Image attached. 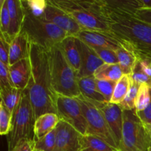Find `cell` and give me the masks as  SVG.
<instances>
[{
  "label": "cell",
  "mask_w": 151,
  "mask_h": 151,
  "mask_svg": "<svg viewBox=\"0 0 151 151\" xmlns=\"http://www.w3.org/2000/svg\"><path fill=\"white\" fill-rule=\"evenodd\" d=\"M59 122L58 116L53 113L44 114L36 118L34 124V140L40 139L55 129Z\"/></svg>",
  "instance_id": "d6986e66"
},
{
  "label": "cell",
  "mask_w": 151,
  "mask_h": 151,
  "mask_svg": "<svg viewBox=\"0 0 151 151\" xmlns=\"http://www.w3.org/2000/svg\"><path fill=\"white\" fill-rule=\"evenodd\" d=\"M149 132H150V139H151V130L150 131H149Z\"/></svg>",
  "instance_id": "b9f144b4"
},
{
  "label": "cell",
  "mask_w": 151,
  "mask_h": 151,
  "mask_svg": "<svg viewBox=\"0 0 151 151\" xmlns=\"http://www.w3.org/2000/svg\"><path fill=\"white\" fill-rule=\"evenodd\" d=\"M91 101L97 106V109L100 111L106 120L107 121L111 130L114 134L115 138L119 145V143L122 138V126H123V109L119 104H114L110 102L100 103L93 100Z\"/></svg>",
  "instance_id": "7c38bea8"
},
{
  "label": "cell",
  "mask_w": 151,
  "mask_h": 151,
  "mask_svg": "<svg viewBox=\"0 0 151 151\" xmlns=\"http://www.w3.org/2000/svg\"><path fill=\"white\" fill-rule=\"evenodd\" d=\"M56 144L55 151H80L82 134L72 125L60 120L55 128Z\"/></svg>",
  "instance_id": "8fae6325"
},
{
  "label": "cell",
  "mask_w": 151,
  "mask_h": 151,
  "mask_svg": "<svg viewBox=\"0 0 151 151\" xmlns=\"http://www.w3.org/2000/svg\"><path fill=\"white\" fill-rule=\"evenodd\" d=\"M149 151H151V148L150 149V150H149Z\"/></svg>",
  "instance_id": "ee69618b"
},
{
  "label": "cell",
  "mask_w": 151,
  "mask_h": 151,
  "mask_svg": "<svg viewBox=\"0 0 151 151\" xmlns=\"http://www.w3.org/2000/svg\"><path fill=\"white\" fill-rule=\"evenodd\" d=\"M13 86L10 79L9 66L0 62V88Z\"/></svg>",
  "instance_id": "e575fe53"
},
{
  "label": "cell",
  "mask_w": 151,
  "mask_h": 151,
  "mask_svg": "<svg viewBox=\"0 0 151 151\" xmlns=\"http://www.w3.org/2000/svg\"><path fill=\"white\" fill-rule=\"evenodd\" d=\"M78 44L81 50V69L78 73V78L93 76L97 69L105 63L97 56L91 47L80 39H78Z\"/></svg>",
  "instance_id": "5bb4252c"
},
{
  "label": "cell",
  "mask_w": 151,
  "mask_h": 151,
  "mask_svg": "<svg viewBox=\"0 0 151 151\" xmlns=\"http://www.w3.org/2000/svg\"><path fill=\"white\" fill-rule=\"evenodd\" d=\"M31 77L27 88L35 118L47 113L56 114L57 94L52 87L49 50L30 44Z\"/></svg>",
  "instance_id": "6da1fadb"
},
{
  "label": "cell",
  "mask_w": 151,
  "mask_h": 151,
  "mask_svg": "<svg viewBox=\"0 0 151 151\" xmlns=\"http://www.w3.org/2000/svg\"><path fill=\"white\" fill-rule=\"evenodd\" d=\"M55 108L60 120L72 125L82 135L86 134L87 122L78 99L57 94Z\"/></svg>",
  "instance_id": "9c48e42d"
},
{
  "label": "cell",
  "mask_w": 151,
  "mask_h": 151,
  "mask_svg": "<svg viewBox=\"0 0 151 151\" xmlns=\"http://www.w3.org/2000/svg\"><path fill=\"white\" fill-rule=\"evenodd\" d=\"M30 42L24 31L20 32L13 38L10 44L9 51V66L19 60L29 58Z\"/></svg>",
  "instance_id": "e0dca14e"
},
{
  "label": "cell",
  "mask_w": 151,
  "mask_h": 151,
  "mask_svg": "<svg viewBox=\"0 0 151 151\" xmlns=\"http://www.w3.org/2000/svg\"><path fill=\"white\" fill-rule=\"evenodd\" d=\"M75 19L83 29L110 34L104 0H49Z\"/></svg>",
  "instance_id": "3957f363"
},
{
  "label": "cell",
  "mask_w": 151,
  "mask_h": 151,
  "mask_svg": "<svg viewBox=\"0 0 151 151\" xmlns=\"http://www.w3.org/2000/svg\"><path fill=\"white\" fill-rule=\"evenodd\" d=\"M78 83L81 95L85 97L86 98L100 103L107 102L103 94L99 91L97 86V80L94 75L86 78H79Z\"/></svg>",
  "instance_id": "ffe728a7"
},
{
  "label": "cell",
  "mask_w": 151,
  "mask_h": 151,
  "mask_svg": "<svg viewBox=\"0 0 151 151\" xmlns=\"http://www.w3.org/2000/svg\"><path fill=\"white\" fill-rule=\"evenodd\" d=\"M22 93V90L13 86L0 88L1 101L4 103V106L12 114L20 102Z\"/></svg>",
  "instance_id": "603a6c76"
},
{
  "label": "cell",
  "mask_w": 151,
  "mask_h": 151,
  "mask_svg": "<svg viewBox=\"0 0 151 151\" xmlns=\"http://www.w3.org/2000/svg\"><path fill=\"white\" fill-rule=\"evenodd\" d=\"M140 67L146 75L151 78V60L147 58H139Z\"/></svg>",
  "instance_id": "ab89813d"
},
{
  "label": "cell",
  "mask_w": 151,
  "mask_h": 151,
  "mask_svg": "<svg viewBox=\"0 0 151 151\" xmlns=\"http://www.w3.org/2000/svg\"><path fill=\"white\" fill-rule=\"evenodd\" d=\"M80 151H119L106 142L94 136L85 134L81 136Z\"/></svg>",
  "instance_id": "7402d4cb"
},
{
  "label": "cell",
  "mask_w": 151,
  "mask_h": 151,
  "mask_svg": "<svg viewBox=\"0 0 151 151\" xmlns=\"http://www.w3.org/2000/svg\"><path fill=\"white\" fill-rule=\"evenodd\" d=\"M25 8L36 17H42L47 5L46 0H27L23 1Z\"/></svg>",
  "instance_id": "f546056e"
},
{
  "label": "cell",
  "mask_w": 151,
  "mask_h": 151,
  "mask_svg": "<svg viewBox=\"0 0 151 151\" xmlns=\"http://www.w3.org/2000/svg\"><path fill=\"white\" fill-rule=\"evenodd\" d=\"M116 84V82L115 81L97 80V88L107 102H111V100Z\"/></svg>",
  "instance_id": "d6a6232c"
},
{
  "label": "cell",
  "mask_w": 151,
  "mask_h": 151,
  "mask_svg": "<svg viewBox=\"0 0 151 151\" xmlns=\"http://www.w3.org/2000/svg\"><path fill=\"white\" fill-rule=\"evenodd\" d=\"M134 14L139 19L151 25V9L138 8L135 10Z\"/></svg>",
  "instance_id": "f35d334b"
},
{
  "label": "cell",
  "mask_w": 151,
  "mask_h": 151,
  "mask_svg": "<svg viewBox=\"0 0 151 151\" xmlns=\"http://www.w3.org/2000/svg\"><path fill=\"white\" fill-rule=\"evenodd\" d=\"M56 144V131L53 130L40 139L35 141V149L41 151H55Z\"/></svg>",
  "instance_id": "f1b7e54d"
},
{
  "label": "cell",
  "mask_w": 151,
  "mask_h": 151,
  "mask_svg": "<svg viewBox=\"0 0 151 151\" xmlns=\"http://www.w3.org/2000/svg\"><path fill=\"white\" fill-rule=\"evenodd\" d=\"M105 12L112 35L134 50L139 58L151 59V25L125 10L106 5Z\"/></svg>",
  "instance_id": "7a4b0ae2"
},
{
  "label": "cell",
  "mask_w": 151,
  "mask_h": 151,
  "mask_svg": "<svg viewBox=\"0 0 151 151\" xmlns=\"http://www.w3.org/2000/svg\"><path fill=\"white\" fill-rule=\"evenodd\" d=\"M59 45L63 51L65 58L78 75L81 69V50L78 38L73 35H69L66 37Z\"/></svg>",
  "instance_id": "ac0fdd59"
},
{
  "label": "cell",
  "mask_w": 151,
  "mask_h": 151,
  "mask_svg": "<svg viewBox=\"0 0 151 151\" xmlns=\"http://www.w3.org/2000/svg\"><path fill=\"white\" fill-rule=\"evenodd\" d=\"M35 118L27 90L23 91L17 107L13 114L12 126L7 135L8 151H12L22 139H34Z\"/></svg>",
  "instance_id": "8992f818"
},
{
  "label": "cell",
  "mask_w": 151,
  "mask_h": 151,
  "mask_svg": "<svg viewBox=\"0 0 151 151\" xmlns=\"http://www.w3.org/2000/svg\"><path fill=\"white\" fill-rule=\"evenodd\" d=\"M9 51L10 43L7 42L5 38L0 35V62L9 66Z\"/></svg>",
  "instance_id": "8d00e7d4"
},
{
  "label": "cell",
  "mask_w": 151,
  "mask_h": 151,
  "mask_svg": "<svg viewBox=\"0 0 151 151\" xmlns=\"http://www.w3.org/2000/svg\"><path fill=\"white\" fill-rule=\"evenodd\" d=\"M140 85L134 83L132 81L131 88L124 98L123 101L119 104L123 111H133L136 109V103H137V95H138L139 87Z\"/></svg>",
  "instance_id": "83f0119b"
},
{
  "label": "cell",
  "mask_w": 151,
  "mask_h": 151,
  "mask_svg": "<svg viewBox=\"0 0 151 151\" xmlns=\"http://www.w3.org/2000/svg\"><path fill=\"white\" fill-rule=\"evenodd\" d=\"M75 37L89 47H98L116 52L120 47H126L114 35L96 31L83 29Z\"/></svg>",
  "instance_id": "4fadbf2b"
},
{
  "label": "cell",
  "mask_w": 151,
  "mask_h": 151,
  "mask_svg": "<svg viewBox=\"0 0 151 151\" xmlns=\"http://www.w3.org/2000/svg\"><path fill=\"white\" fill-rule=\"evenodd\" d=\"M94 52L97 55L99 58L104 62L105 63L109 64H119L118 58L116 52L109 49L103 48L98 47H91Z\"/></svg>",
  "instance_id": "1f68e13d"
},
{
  "label": "cell",
  "mask_w": 151,
  "mask_h": 151,
  "mask_svg": "<svg viewBox=\"0 0 151 151\" xmlns=\"http://www.w3.org/2000/svg\"><path fill=\"white\" fill-rule=\"evenodd\" d=\"M131 79L134 83H137L138 85H141L143 83H147L151 87V78L146 75L142 70L140 67L139 63H137L134 72L131 74Z\"/></svg>",
  "instance_id": "836d02e7"
},
{
  "label": "cell",
  "mask_w": 151,
  "mask_h": 151,
  "mask_svg": "<svg viewBox=\"0 0 151 151\" xmlns=\"http://www.w3.org/2000/svg\"><path fill=\"white\" fill-rule=\"evenodd\" d=\"M132 83L131 75H123L122 78L116 82L114 91L110 103L114 104H120L128 94Z\"/></svg>",
  "instance_id": "d4e9b609"
},
{
  "label": "cell",
  "mask_w": 151,
  "mask_h": 151,
  "mask_svg": "<svg viewBox=\"0 0 151 151\" xmlns=\"http://www.w3.org/2000/svg\"><path fill=\"white\" fill-rule=\"evenodd\" d=\"M13 114L9 111L4 103H0V134L7 136L10 132L12 126Z\"/></svg>",
  "instance_id": "4316f807"
},
{
  "label": "cell",
  "mask_w": 151,
  "mask_h": 151,
  "mask_svg": "<svg viewBox=\"0 0 151 151\" xmlns=\"http://www.w3.org/2000/svg\"><path fill=\"white\" fill-rule=\"evenodd\" d=\"M10 79L13 87L19 89H26L31 77V63L29 58L19 60L9 66Z\"/></svg>",
  "instance_id": "2e32d148"
},
{
  "label": "cell",
  "mask_w": 151,
  "mask_h": 151,
  "mask_svg": "<svg viewBox=\"0 0 151 151\" xmlns=\"http://www.w3.org/2000/svg\"><path fill=\"white\" fill-rule=\"evenodd\" d=\"M42 18L54 24L67 32L69 35L76 36L81 30H83L82 27L75 19L65 13L63 10L52 4L49 0H47V5Z\"/></svg>",
  "instance_id": "30bf717a"
},
{
  "label": "cell",
  "mask_w": 151,
  "mask_h": 151,
  "mask_svg": "<svg viewBox=\"0 0 151 151\" xmlns=\"http://www.w3.org/2000/svg\"><path fill=\"white\" fill-rule=\"evenodd\" d=\"M116 54L123 75H131L139 61L137 53L131 49L123 46L116 50Z\"/></svg>",
  "instance_id": "44dd1931"
},
{
  "label": "cell",
  "mask_w": 151,
  "mask_h": 151,
  "mask_svg": "<svg viewBox=\"0 0 151 151\" xmlns=\"http://www.w3.org/2000/svg\"><path fill=\"white\" fill-rule=\"evenodd\" d=\"M140 8L151 9V0H139Z\"/></svg>",
  "instance_id": "60d3db41"
},
{
  "label": "cell",
  "mask_w": 151,
  "mask_h": 151,
  "mask_svg": "<svg viewBox=\"0 0 151 151\" xmlns=\"http://www.w3.org/2000/svg\"><path fill=\"white\" fill-rule=\"evenodd\" d=\"M10 14L6 0H0V31L1 35H7L10 28Z\"/></svg>",
  "instance_id": "4dcf8cb0"
},
{
  "label": "cell",
  "mask_w": 151,
  "mask_h": 151,
  "mask_svg": "<svg viewBox=\"0 0 151 151\" xmlns=\"http://www.w3.org/2000/svg\"><path fill=\"white\" fill-rule=\"evenodd\" d=\"M150 60H151V59H150Z\"/></svg>",
  "instance_id": "f6af8a7d"
},
{
  "label": "cell",
  "mask_w": 151,
  "mask_h": 151,
  "mask_svg": "<svg viewBox=\"0 0 151 151\" xmlns=\"http://www.w3.org/2000/svg\"><path fill=\"white\" fill-rule=\"evenodd\" d=\"M34 151H41V150H35H35H34Z\"/></svg>",
  "instance_id": "7bdbcfd3"
},
{
  "label": "cell",
  "mask_w": 151,
  "mask_h": 151,
  "mask_svg": "<svg viewBox=\"0 0 151 151\" xmlns=\"http://www.w3.org/2000/svg\"><path fill=\"white\" fill-rule=\"evenodd\" d=\"M10 14V28L7 35L4 36L8 43L22 31L25 18V9L22 0H6Z\"/></svg>",
  "instance_id": "9a60e30c"
},
{
  "label": "cell",
  "mask_w": 151,
  "mask_h": 151,
  "mask_svg": "<svg viewBox=\"0 0 151 151\" xmlns=\"http://www.w3.org/2000/svg\"><path fill=\"white\" fill-rule=\"evenodd\" d=\"M52 87L56 94L69 97L81 95L78 83V75L69 65L60 45L49 50Z\"/></svg>",
  "instance_id": "277c9868"
},
{
  "label": "cell",
  "mask_w": 151,
  "mask_h": 151,
  "mask_svg": "<svg viewBox=\"0 0 151 151\" xmlns=\"http://www.w3.org/2000/svg\"><path fill=\"white\" fill-rule=\"evenodd\" d=\"M35 150V140L30 139H22L17 144L12 151H34Z\"/></svg>",
  "instance_id": "74e56055"
},
{
  "label": "cell",
  "mask_w": 151,
  "mask_h": 151,
  "mask_svg": "<svg viewBox=\"0 0 151 151\" xmlns=\"http://www.w3.org/2000/svg\"><path fill=\"white\" fill-rule=\"evenodd\" d=\"M87 122L86 134L103 140L118 150V142L107 121L97 106L83 95L77 97Z\"/></svg>",
  "instance_id": "ba28073f"
},
{
  "label": "cell",
  "mask_w": 151,
  "mask_h": 151,
  "mask_svg": "<svg viewBox=\"0 0 151 151\" xmlns=\"http://www.w3.org/2000/svg\"><path fill=\"white\" fill-rule=\"evenodd\" d=\"M123 75L119 64L104 63L97 69L94 74V78L100 81H111L117 82Z\"/></svg>",
  "instance_id": "cb8c5ba5"
},
{
  "label": "cell",
  "mask_w": 151,
  "mask_h": 151,
  "mask_svg": "<svg viewBox=\"0 0 151 151\" xmlns=\"http://www.w3.org/2000/svg\"><path fill=\"white\" fill-rule=\"evenodd\" d=\"M150 94H151V88H150ZM136 114H137V116L139 118L140 120L142 122L147 128L148 131L151 130V100L149 105L145 109L140 111H135Z\"/></svg>",
  "instance_id": "d590c367"
},
{
  "label": "cell",
  "mask_w": 151,
  "mask_h": 151,
  "mask_svg": "<svg viewBox=\"0 0 151 151\" xmlns=\"http://www.w3.org/2000/svg\"><path fill=\"white\" fill-rule=\"evenodd\" d=\"M25 18L22 29L27 35L30 44L46 50L60 44L69 34L42 17H36L25 8Z\"/></svg>",
  "instance_id": "5b68a950"
},
{
  "label": "cell",
  "mask_w": 151,
  "mask_h": 151,
  "mask_svg": "<svg viewBox=\"0 0 151 151\" xmlns=\"http://www.w3.org/2000/svg\"><path fill=\"white\" fill-rule=\"evenodd\" d=\"M151 148L150 132L137 116L135 110L123 111L122 138L119 151H149Z\"/></svg>",
  "instance_id": "52a82bcc"
},
{
  "label": "cell",
  "mask_w": 151,
  "mask_h": 151,
  "mask_svg": "<svg viewBox=\"0 0 151 151\" xmlns=\"http://www.w3.org/2000/svg\"><path fill=\"white\" fill-rule=\"evenodd\" d=\"M150 88L151 87L147 83H143L139 86L135 111H140L147 107L151 100Z\"/></svg>",
  "instance_id": "484cf974"
}]
</instances>
